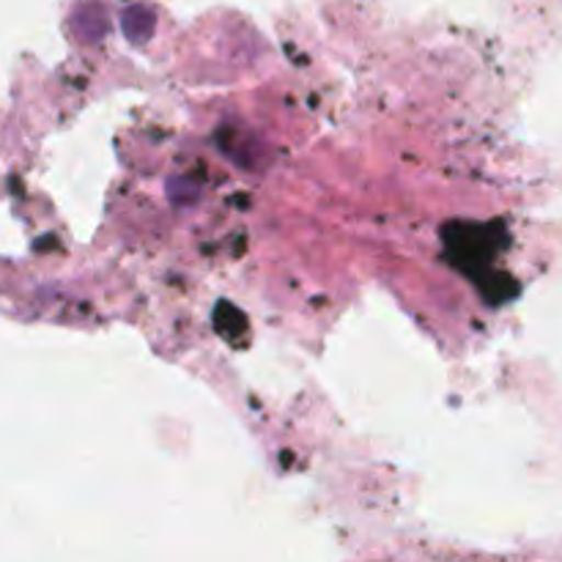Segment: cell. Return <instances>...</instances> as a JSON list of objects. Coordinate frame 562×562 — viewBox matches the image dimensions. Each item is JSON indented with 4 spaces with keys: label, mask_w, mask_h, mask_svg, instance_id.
I'll return each mask as SVG.
<instances>
[{
    "label": "cell",
    "mask_w": 562,
    "mask_h": 562,
    "mask_svg": "<svg viewBox=\"0 0 562 562\" xmlns=\"http://www.w3.org/2000/svg\"><path fill=\"white\" fill-rule=\"evenodd\" d=\"M75 31L86 42H97V38H102L108 33V14L97 3L82 5L75 14Z\"/></svg>",
    "instance_id": "cell-1"
},
{
    "label": "cell",
    "mask_w": 562,
    "mask_h": 562,
    "mask_svg": "<svg viewBox=\"0 0 562 562\" xmlns=\"http://www.w3.org/2000/svg\"><path fill=\"white\" fill-rule=\"evenodd\" d=\"M154 31V14L146 5H132L124 14V33L132 42H143V38L151 36Z\"/></svg>",
    "instance_id": "cell-2"
}]
</instances>
